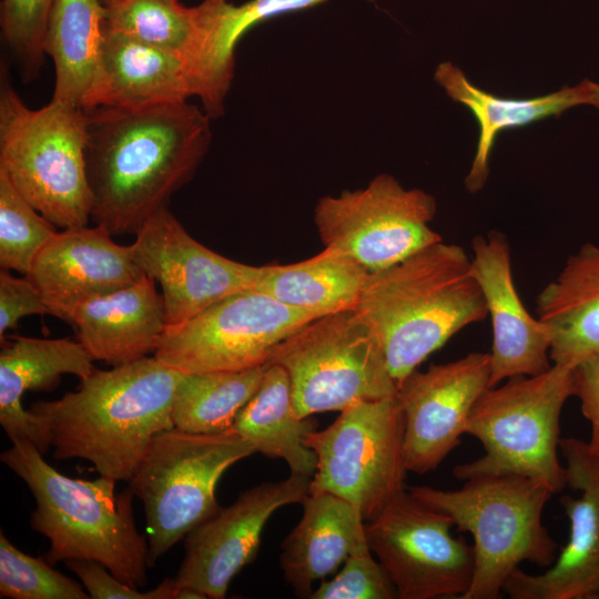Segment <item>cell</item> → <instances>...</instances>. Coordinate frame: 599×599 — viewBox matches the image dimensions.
Masks as SVG:
<instances>
[{
  "mask_svg": "<svg viewBox=\"0 0 599 599\" xmlns=\"http://www.w3.org/2000/svg\"><path fill=\"white\" fill-rule=\"evenodd\" d=\"M91 219L112 235L135 233L194 175L212 140L195 104L84 110Z\"/></svg>",
  "mask_w": 599,
  "mask_h": 599,
  "instance_id": "obj_1",
  "label": "cell"
},
{
  "mask_svg": "<svg viewBox=\"0 0 599 599\" xmlns=\"http://www.w3.org/2000/svg\"><path fill=\"white\" fill-rule=\"evenodd\" d=\"M181 373L154 356L95 368L77 390L28 410L57 460L84 459L100 476L129 481L154 436L174 427Z\"/></svg>",
  "mask_w": 599,
  "mask_h": 599,
  "instance_id": "obj_2",
  "label": "cell"
},
{
  "mask_svg": "<svg viewBox=\"0 0 599 599\" xmlns=\"http://www.w3.org/2000/svg\"><path fill=\"white\" fill-rule=\"evenodd\" d=\"M354 311L377 338L396 384L488 315L471 258L443 241L368 273Z\"/></svg>",
  "mask_w": 599,
  "mask_h": 599,
  "instance_id": "obj_3",
  "label": "cell"
},
{
  "mask_svg": "<svg viewBox=\"0 0 599 599\" xmlns=\"http://www.w3.org/2000/svg\"><path fill=\"white\" fill-rule=\"evenodd\" d=\"M42 455L32 441L20 438L0 459L34 497L30 527L49 540L45 561H97L123 582L143 588L151 568L149 544L135 525L130 487L115 494L112 479L64 476Z\"/></svg>",
  "mask_w": 599,
  "mask_h": 599,
  "instance_id": "obj_4",
  "label": "cell"
},
{
  "mask_svg": "<svg viewBox=\"0 0 599 599\" xmlns=\"http://www.w3.org/2000/svg\"><path fill=\"white\" fill-rule=\"evenodd\" d=\"M407 490L449 516L459 531L473 536L475 571L463 599H497L521 562L548 568L556 559L557 542L542 522L554 494L539 481L517 475H484L465 480L455 490L429 486Z\"/></svg>",
  "mask_w": 599,
  "mask_h": 599,
  "instance_id": "obj_5",
  "label": "cell"
},
{
  "mask_svg": "<svg viewBox=\"0 0 599 599\" xmlns=\"http://www.w3.org/2000/svg\"><path fill=\"white\" fill-rule=\"evenodd\" d=\"M8 75L2 65L0 172L57 227L85 226L92 211L84 156L85 111L53 100L32 110Z\"/></svg>",
  "mask_w": 599,
  "mask_h": 599,
  "instance_id": "obj_6",
  "label": "cell"
},
{
  "mask_svg": "<svg viewBox=\"0 0 599 599\" xmlns=\"http://www.w3.org/2000/svg\"><path fill=\"white\" fill-rule=\"evenodd\" d=\"M573 393L572 368L559 364L486 389L466 426V434L481 443L485 454L455 466L453 475L464 481L517 475L544 484L552 494L562 491L567 473L558 458L560 416Z\"/></svg>",
  "mask_w": 599,
  "mask_h": 599,
  "instance_id": "obj_7",
  "label": "cell"
},
{
  "mask_svg": "<svg viewBox=\"0 0 599 599\" xmlns=\"http://www.w3.org/2000/svg\"><path fill=\"white\" fill-rule=\"evenodd\" d=\"M255 453L232 427L215 434L173 427L154 436L128 481L143 504L151 567L219 511L215 489L222 475Z\"/></svg>",
  "mask_w": 599,
  "mask_h": 599,
  "instance_id": "obj_8",
  "label": "cell"
},
{
  "mask_svg": "<svg viewBox=\"0 0 599 599\" xmlns=\"http://www.w3.org/2000/svg\"><path fill=\"white\" fill-rule=\"evenodd\" d=\"M267 364L285 369L301 418L397 395L377 338L354 309L305 324L274 346Z\"/></svg>",
  "mask_w": 599,
  "mask_h": 599,
  "instance_id": "obj_9",
  "label": "cell"
},
{
  "mask_svg": "<svg viewBox=\"0 0 599 599\" xmlns=\"http://www.w3.org/2000/svg\"><path fill=\"white\" fill-rule=\"evenodd\" d=\"M405 420L397 397L351 403L304 438L317 459L308 494L331 493L375 519L404 487Z\"/></svg>",
  "mask_w": 599,
  "mask_h": 599,
  "instance_id": "obj_10",
  "label": "cell"
},
{
  "mask_svg": "<svg viewBox=\"0 0 599 599\" xmlns=\"http://www.w3.org/2000/svg\"><path fill=\"white\" fill-rule=\"evenodd\" d=\"M435 214L433 195L407 190L384 173L364 189L318 200L314 221L324 247L348 255L372 273L443 241L429 226Z\"/></svg>",
  "mask_w": 599,
  "mask_h": 599,
  "instance_id": "obj_11",
  "label": "cell"
},
{
  "mask_svg": "<svg viewBox=\"0 0 599 599\" xmlns=\"http://www.w3.org/2000/svg\"><path fill=\"white\" fill-rule=\"evenodd\" d=\"M315 318L256 290L232 294L183 324L166 326L154 357L183 373L267 364L280 342Z\"/></svg>",
  "mask_w": 599,
  "mask_h": 599,
  "instance_id": "obj_12",
  "label": "cell"
},
{
  "mask_svg": "<svg viewBox=\"0 0 599 599\" xmlns=\"http://www.w3.org/2000/svg\"><path fill=\"white\" fill-rule=\"evenodd\" d=\"M449 516L399 493L365 522L368 547L394 583L399 599L460 598L469 590L475 552L454 538Z\"/></svg>",
  "mask_w": 599,
  "mask_h": 599,
  "instance_id": "obj_13",
  "label": "cell"
},
{
  "mask_svg": "<svg viewBox=\"0 0 599 599\" xmlns=\"http://www.w3.org/2000/svg\"><path fill=\"white\" fill-rule=\"evenodd\" d=\"M134 234L131 255L160 284L166 326L183 324L214 303L255 286L260 266L232 261L204 246L167 207Z\"/></svg>",
  "mask_w": 599,
  "mask_h": 599,
  "instance_id": "obj_14",
  "label": "cell"
},
{
  "mask_svg": "<svg viewBox=\"0 0 599 599\" xmlns=\"http://www.w3.org/2000/svg\"><path fill=\"white\" fill-rule=\"evenodd\" d=\"M309 483L291 474L260 484L193 528L184 537L185 555L173 577L176 587L202 598H225L232 579L255 559L267 520L277 509L303 502Z\"/></svg>",
  "mask_w": 599,
  "mask_h": 599,
  "instance_id": "obj_15",
  "label": "cell"
},
{
  "mask_svg": "<svg viewBox=\"0 0 599 599\" xmlns=\"http://www.w3.org/2000/svg\"><path fill=\"white\" fill-rule=\"evenodd\" d=\"M489 383L490 354L474 352L425 372L415 369L397 384L407 471L436 469L460 444L469 415Z\"/></svg>",
  "mask_w": 599,
  "mask_h": 599,
  "instance_id": "obj_16",
  "label": "cell"
},
{
  "mask_svg": "<svg viewBox=\"0 0 599 599\" xmlns=\"http://www.w3.org/2000/svg\"><path fill=\"white\" fill-rule=\"evenodd\" d=\"M567 486L579 498L560 499L570 536L554 564L540 575L517 568L502 592L512 599H599V455L577 438H560Z\"/></svg>",
  "mask_w": 599,
  "mask_h": 599,
  "instance_id": "obj_17",
  "label": "cell"
},
{
  "mask_svg": "<svg viewBox=\"0 0 599 599\" xmlns=\"http://www.w3.org/2000/svg\"><path fill=\"white\" fill-rule=\"evenodd\" d=\"M102 225L58 231L26 275L40 291L53 316L65 322L81 303L129 286L145 274L130 246L120 245Z\"/></svg>",
  "mask_w": 599,
  "mask_h": 599,
  "instance_id": "obj_18",
  "label": "cell"
},
{
  "mask_svg": "<svg viewBox=\"0 0 599 599\" xmlns=\"http://www.w3.org/2000/svg\"><path fill=\"white\" fill-rule=\"evenodd\" d=\"M473 273L481 288L493 327L490 383L518 376H534L552 365L547 327L524 306L511 273L506 235L490 231L471 242Z\"/></svg>",
  "mask_w": 599,
  "mask_h": 599,
  "instance_id": "obj_19",
  "label": "cell"
},
{
  "mask_svg": "<svg viewBox=\"0 0 599 599\" xmlns=\"http://www.w3.org/2000/svg\"><path fill=\"white\" fill-rule=\"evenodd\" d=\"M191 97H195V88L186 58L139 42L104 24L100 62L83 110L139 109L186 102Z\"/></svg>",
  "mask_w": 599,
  "mask_h": 599,
  "instance_id": "obj_20",
  "label": "cell"
},
{
  "mask_svg": "<svg viewBox=\"0 0 599 599\" xmlns=\"http://www.w3.org/2000/svg\"><path fill=\"white\" fill-rule=\"evenodd\" d=\"M144 275L135 283L78 305L68 323L94 361L112 366L154 353L166 327L162 295Z\"/></svg>",
  "mask_w": 599,
  "mask_h": 599,
  "instance_id": "obj_21",
  "label": "cell"
},
{
  "mask_svg": "<svg viewBox=\"0 0 599 599\" xmlns=\"http://www.w3.org/2000/svg\"><path fill=\"white\" fill-rule=\"evenodd\" d=\"M302 504L303 516L282 544L280 566L295 595L311 598L314 583L335 573L367 539L363 516L352 502L315 493Z\"/></svg>",
  "mask_w": 599,
  "mask_h": 599,
  "instance_id": "obj_22",
  "label": "cell"
},
{
  "mask_svg": "<svg viewBox=\"0 0 599 599\" xmlns=\"http://www.w3.org/2000/svg\"><path fill=\"white\" fill-rule=\"evenodd\" d=\"M93 362L79 341L3 339L0 352V424L10 440L28 438L41 454L47 453L49 446L32 415L22 405L23 394L28 390L50 392L64 374L83 379L95 369Z\"/></svg>",
  "mask_w": 599,
  "mask_h": 599,
  "instance_id": "obj_23",
  "label": "cell"
},
{
  "mask_svg": "<svg viewBox=\"0 0 599 599\" xmlns=\"http://www.w3.org/2000/svg\"><path fill=\"white\" fill-rule=\"evenodd\" d=\"M552 364L573 368L599 352V245L583 244L536 300Z\"/></svg>",
  "mask_w": 599,
  "mask_h": 599,
  "instance_id": "obj_24",
  "label": "cell"
},
{
  "mask_svg": "<svg viewBox=\"0 0 599 599\" xmlns=\"http://www.w3.org/2000/svg\"><path fill=\"white\" fill-rule=\"evenodd\" d=\"M434 78L449 98L470 110L479 126L476 153L465 179V186L470 193L480 191L488 180L490 153L500 132L559 116L577 105H593L592 82L589 80L542 97L508 99L474 85L451 62L440 63Z\"/></svg>",
  "mask_w": 599,
  "mask_h": 599,
  "instance_id": "obj_25",
  "label": "cell"
},
{
  "mask_svg": "<svg viewBox=\"0 0 599 599\" xmlns=\"http://www.w3.org/2000/svg\"><path fill=\"white\" fill-rule=\"evenodd\" d=\"M326 0H203L204 41L193 65L195 97L211 119L224 112L234 74L235 49L242 37L268 19L318 6Z\"/></svg>",
  "mask_w": 599,
  "mask_h": 599,
  "instance_id": "obj_26",
  "label": "cell"
},
{
  "mask_svg": "<svg viewBox=\"0 0 599 599\" xmlns=\"http://www.w3.org/2000/svg\"><path fill=\"white\" fill-rule=\"evenodd\" d=\"M367 275L348 255L324 247L297 263L260 266L253 290L316 319L354 309Z\"/></svg>",
  "mask_w": 599,
  "mask_h": 599,
  "instance_id": "obj_27",
  "label": "cell"
},
{
  "mask_svg": "<svg viewBox=\"0 0 599 599\" xmlns=\"http://www.w3.org/2000/svg\"><path fill=\"white\" fill-rule=\"evenodd\" d=\"M232 428L256 453L282 458L292 475L312 479L317 459L304 438L315 430V423L296 414L290 378L283 367L267 364L258 388L241 409Z\"/></svg>",
  "mask_w": 599,
  "mask_h": 599,
  "instance_id": "obj_28",
  "label": "cell"
},
{
  "mask_svg": "<svg viewBox=\"0 0 599 599\" xmlns=\"http://www.w3.org/2000/svg\"><path fill=\"white\" fill-rule=\"evenodd\" d=\"M104 24L102 0H53L43 39L55 71L51 100L83 109L99 67Z\"/></svg>",
  "mask_w": 599,
  "mask_h": 599,
  "instance_id": "obj_29",
  "label": "cell"
},
{
  "mask_svg": "<svg viewBox=\"0 0 599 599\" xmlns=\"http://www.w3.org/2000/svg\"><path fill=\"white\" fill-rule=\"evenodd\" d=\"M267 364L234 372L181 373L172 405L175 428L194 434L230 429L258 388Z\"/></svg>",
  "mask_w": 599,
  "mask_h": 599,
  "instance_id": "obj_30",
  "label": "cell"
},
{
  "mask_svg": "<svg viewBox=\"0 0 599 599\" xmlns=\"http://www.w3.org/2000/svg\"><path fill=\"white\" fill-rule=\"evenodd\" d=\"M105 26L186 58L193 73L204 40L200 4L185 7L179 0H116L105 6Z\"/></svg>",
  "mask_w": 599,
  "mask_h": 599,
  "instance_id": "obj_31",
  "label": "cell"
},
{
  "mask_svg": "<svg viewBox=\"0 0 599 599\" xmlns=\"http://www.w3.org/2000/svg\"><path fill=\"white\" fill-rule=\"evenodd\" d=\"M57 226L37 211L0 172V266L28 275Z\"/></svg>",
  "mask_w": 599,
  "mask_h": 599,
  "instance_id": "obj_32",
  "label": "cell"
},
{
  "mask_svg": "<svg viewBox=\"0 0 599 599\" xmlns=\"http://www.w3.org/2000/svg\"><path fill=\"white\" fill-rule=\"evenodd\" d=\"M78 581L24 554L0 534V597L10 599H90Z\"/></svg>",
  "mask_w": 599,
  "mask_h": 599,
  "instance_id": "obj_33",
  "label": "cell"
},
{
  "mask_svg": "<svg viewBox=\"0 0 599 599\" xmlns=\"http://www.w3.org/2000/svg\"><path fill=\"white\" fill-rule=\"evenodd\" d=\"M53 0H2V38L17 59L22 77L35 79L43 65V39Z\"/></svg>",
  "mask_w": 599,
  "mask_h": 599,
  "instance_id": "obj_34",
  "label": "cell"
},
{
  "mask_svg": "<svg viewBox=\"0 0 599 599\" xmlns=\"http://www.w3.org/2000/svg\"><path fill=\"white\" fill-rule=\"evenodd\" d=\"M312 599H394L396 588L374 558L368 544L359 547L329 580H322Z\"/></svg>",
  "mask_w": 599,
  "mask_h": 599,
  "instance_id": "obj_35",
  "label": "cell"
},
{
  "mask_svg": "<svg viewBox=\"0 0 599 599\" xmlns=\"http://www.w3.org/2000/svg\"><path fill=\"white\" fill-rule=\"evenodd\" d=\"M65 566L80 579L91 599H177L179 588L173 578L142 591L123 582L97 561L71 559Z\"/></svg>",
  "mask_w": 599,
  "mask_h": 599,
  "instance_id": "obj_36",
  "label": "cell"
},
{
  "mask_svg": "<svg viewBox=\"0 0 599 599\" xmlns=\"http://www.w3.org/2000/svg\"><path fill=\"white\" fill-rule=\"evenodd\" d=\"M53 315L51 307L37 286L27 277H17L9 271L0 272V341L19 321L29 315Z\"/></svg>",
  "mask_w": 599,
  "mask_h": 599,
  "instance_id": "obj_37",
  "label": "cell"
},
{
  "mask_svg": "<svg viewBox=\"0 0 599 599\" xmlns=\"http://www.w3.org/2000/svg\"><path fill=\"white\" fill-rule=\"evenodd\" d=\"M572 378L573 396L579 398L582 415L590 424L588 445L599 455V352L578 363L572 368Z\"/></svg>",
  "mask_w": 599,
  "mask_h": 599,
  "instance_id": "obj_38",
  "label": "cell"
},
{
  "mask_svg": "<svg viewBox=\"0 0 599 599\" xmlns=\"http://www.w3.org/2000/svg\"><path fill=\"white\" fill-rule=\"evenodd\" d=\"M591 89H592L593 106L599 108V84L592 82Z\"/></svg>",
  "mask_w": 599,
  "mask_h": 599,
  "instance_id": "obj_39",
  "label": "cell"
},
{
  "mask_svg": "<svg viewBox=\"0 0 599 599\" xmlns=\"http://www.w3.org/2000/svg\"><path fill=\"white\" fill-rule=\"evenodd\" d=\"M102 1H103L104 6H108V4H110V3H112V2H114L116 0H102Z\"/></svg>",
  "mask_w": 599,
  "mask_h": 599,
  "instance_id": "obj_40",
  "label": "cell"
}]
</instances>
